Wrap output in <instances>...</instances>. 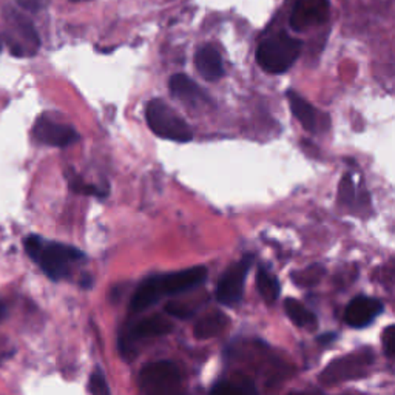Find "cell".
I'll use <instances>...</instances> for the list:
<instances>
[{"label": "cell", "instance_id": "cell-1", "mask_svg": "<svg viewBox=\"0 0 395 395\" xmlns=\"http://www.w3.org/2000/svg\"><path fill=\"white\" fill-rule=\"evenodd\" d=\"M205 278L207 269L203 265L173 272V274L150 276L142 281L139 287L136 289L130 306L133 310H144L153 306L164 295L183 294L185 290L199 286L201 283H204Z\"/></svg>", "mask_w": 395, "mask_h": 395}, {"label": "cell", "instance_id": "cell-7", "mask_svg": "<svg viewBox=\"0 0 395 395\" xmlns=\"http://www.w3.org/2000/svg\"><path fill=\"white\" fill-rule=\"evenodd\" d=\"M172 329H173L172 323L161 315H152L148 316V318L141 320L138 325H134L124 335V338L121 340L119 345L122 349V354H124L125 357H132L134 354L133 345L136 341L154 338V336H164L167 334H170Z\"/></svg>", "mask_w": 395, "mask_h": 395}, {"label": "cell", "instance_id": "cell-11", "mask_svg": "<svg viewBox=\"0 0 395 395\" xmlns=\"http://www.w3.org/2000/svg\"><path fill=\"white\" fill-rule=\"evenodd\" d=\"M195 67L201 77L215 82L224 76V65L219 51L212 45H204L195 54Z\"/></svg>", "mask_w": 395, "mask_h": 395}, {"label": "cell", "instance_id": "cell-26", "mask_svg": "<svg viewBox=\"0 0 395 395\" xmlns=\"http://www.w3.org/2000/svg\"><path fill=\"white\" fill-rule=\"evenodd\" d=\"M334 338H335V334L329 332L327 335H323V336H320V341H321V343H326V341H330V340H334Z\"/></svg>", "mask_w": 395, "mask_h": 395}, {"label": "cell", "instance_id": "cell-2", "mask_svg": "<svg viewBox=\"0 0 395 395\" xmlns=\"http://www.w3.org/2000/svg\"><path fill=\"white\" fill-rule=\"evenodd\" d=\"M23 244L30 258H33L41 265L45 275L53 281H61L67 278L74 264L85 260V255L73 245L45 241L37 235L27 236Z\"/></svg>", "mask_w": 395, "mask_h": 395}, {"label": "cell", "instance_id": "cell-20", "mask_svg": "<svg viewBox=\"0 0 395 395\" xmlns=\"http://www.w3.org/2000/svg\"><path fill=\"white\" fill-rule=\"evenodd\" d=\"M323 272H325V269L320 267V265H312V267L294 275V280L300 284V286H315V284L321 280Z\"/></svg>", "mask_w": 395, "mask_h": 395}, {"label": "cell", "instance_id": "cell-23", "mask_svg": "<svg viewBox=\"0 0 395 395\" xmlns=\"http://www.w3.org/2000/svg\"><path fill=\"white\" fill-rule=\"evenodd\" d=\"M165 312L168 315L174 316V318H178V320H189L193 316V310L189 306H185V304L178 303V301L167 303L165 304Z\"/></svg>", "mask_w": 395, "mask_h": 395}, {"label": "cell", "instance_id": "cell-18", "mask_svg": "<svg viewBox=\"0 0 395 395\" xmlns=\"http://www.w3.org/2000/svg\"><path fill=\"white\" fill-rule=\"evenodd\" d=\"M209 395H258L250 381H221Z\"/></svg>", "mask_w": 395, "mask_h": 395}, {"label": "cell", "instance_id": "cell-17", "mask_svg": "<svg viewBox=\"0 0 395 395\" xmlns=\"http://www.w3.org/2000/svg\"><path fill=\"white\" fill-rule=\"evenodd\" d=\"M256 287L260 290L263 300L269 306L274 304L278 300V296H280V283H278L276 276L272 275L265 267L258 269Z\"/></svg>", "mask_w": 395, "mask_h": 395}, {"label": "cell", "instance_id": "cell-28", "mask_svg": "<svg viewBox=\"0 0 395 395\" xmlns=\"http://www.w3.org/2000/svg\"><path fill=\"white\" fill-rule=\"evenodd\" d=\"M2 312H3V307H2V304H0V315H2Z\"/></svg>", "mask_w": 395, "mask_h": 395}, {"label": "cell", "instance_id": "cell-15", "mask_svg": "<svg viewBox=\"0 0 395 395\" xmlns=\"http://www.w3.org/2000/svg\"><path fill=\"white\" fill-rule=\"evenodd\" d=\"M3 14H5L6 21L12 25V28H14L17 33L28 42L30 47H33V51H36L39 48V45H41V39H39L37 36V31L34 28L33 22L12 8H5Z\"/></svg>", "mask_w": 395, "mask_h": 395}, {"label": "cell", "instance_id": "cell-16", "mask_svg": "<svg viewBox=\"0 0 395 395\" xmlns=\"http://www.w3.org/2000/svg\"><path fill=\"white\" fill-rule=\"evenodd\" d=\"M284 310H286L290 321L298 327L312 329L316 326V316L309 309L304 307L300 301L295 300V298H286Z\"/></svg>", "mask_w": 395, "mask_h": 395}, {"label": "cell", "instance_id": "cell-29", "mask_svg": "<svg viewBox=\"0 0 395 395\" xmlns=\"http://www.w3.org/2000/svg\"><path fill=\"white\" fill-rule=\"evenodd\" d=\"M71 2H82V0H71Z\"/></svg>", "mask_w": 395, "mask_h": 395}, {"label": "cell", "instance_id": "cell-4", "mask_svg": "<svg viewBox=\"0 0 395 395\" xmlns=\"http://www.w3.org/2000/svg\"><path fill=\"white\" fill-rule=\"evenodd\" d=\"M142 395H190L184 389L179 369L172 361L148 363L139 374Z\"/></svg>", "mask_w": 395, "mask_h": 395}, {"label": "cell", "instance_id": "cell-19", "mask_svg": "<svg viewBox=\"0 0 395 395\" xmlns=\"http://www.w3.org/2000/svg\"><path fill=\"white\" fill-rule=\"evenodd\" d=\"M67 176H68L71 190L76 193H82V195H90V196H98V198H103L108 195V189H101V187L98 185L85 184L79 174L74 173L73 170H71Z\"/></svg>", "mask_w": 395, "mask_h": 395}, {"label": "cell", "instance_id": "cell-13", "mask_svg": "<svg viewBox=\"0 0 395 395\" xmlns=\"http://www.w3.org/2000/svg\"><path fill=\"white\" fill-rule=\"evenodd\" d=\"M287 101H289V105L290 110H292V113L295 118L298 119V122L304 127V130L307 132H315L316 130V112L315 108L310 105V103L303 99L300 94L292 92L287 93Z\"/></svg>", "mask_w": 395, "mask_h": 395}, {"label": "cell", "instance_id": "cell-12", "mask_svg": "<svg viewBox=\"0 0 395 395\" xmlns=\"http://www.w3.org/2000/svg\"><path fill=\"white\" fill-rule=\"evenodd\" d=\"M168 88H170V93L174 98L189 102V103H199L204 99V93L195 82H193L189 76H185L183 73L173 74L168 81Z\"/></svg>", "mask_w": 395, "mask_h": 395}, {"label": "cell", "instance_id": "cell-14", "mask_svg": "<svg viewBox=\"0 0 395 395\" xmlns=\"http://www.w3.org/2000/svg\"><path fill=\"white\" fill-rule=\"evenodd\" d=\"M227 325L229 318L223 312H212L198 320L193 332H195L198 340H209L221 334L223 330L227 327Z\"/></svg>", "mask_w": 395, "mask_h": 395}, {"label": "cell", "instance_id": "cell-22", "mask_svg": "<svg viewBox=\"0 0 395 395\" xmlns=\"http://www.w3.org/2000/svg\"><path fill=\"white\" fill-rule=\"evenodd\" d=\"M90 392H92V395H112L101 369H96L92 377H90Z\"/></svg>", "mask_w": 395, "mask_h": 395}, {"label": "cell", "instance_id": "cell-9", "mask_svg": "<svg viewBox=\"0 0 395 395\" xmlns=\"http://www.w3.org/2000/svg\"><path fill=\"white\" fill-rule=\"evenodd\" d=\"M33 134L42 144L51 147H68L79 139V134L71 125L61 124L48 118H39L33 127Z\"/></svg>", "mask_w": 395, "mask_h": 395}, {"label": "cell", "instance_id": "cell-21", "mask_svg": "<svg viewBox=\"0 0 395 395\" xmlns=\"http://www.w3.org/2000/svg\"><path fill=\"white\" fill-rule=\"evenodd\" d=\"M340 198L346 205H351L355 201V198H357V192H355V184H354L351 174H345L341 179Z\"/></svg>", "mask_w": 395, "mask_h": 395}, {"label": "cell", "instance_id": "cell-24", "mask_svg": "<svg viewBox=\"0 0 395 395\" xmlns=\"http://www.w3.org/2000/svg\"><path fill=\"white\" fill-rule=\"evenodd\" d=\"M381 340H383L386 355L387 357H392L394 349H395V329H394V326H389L385 330L383 336H381Z\"/></svg>", "mask_w": 395, "mask_h": 395}, {"label": "cell", "instance_id": "cell-3", "mask_svg": "<svg viewBox=\"0 0 395 395\" xmlns=\"http://www.w3.org/2000/svg\"><path fill=\"white\" fill-rule=\"evenodd\" d=\"M303 43L286 33L270 36L258 45L256 62L270 74H281L294 65L301 53Z\"/></svg>", "mask_w": 395, "mask_h": 395}, {"label": "cell", "instance_id": "cell-6", "mask_svg": "<svg viewBox=\"0 0 395 395\" xmlns=\"http://www.w3.org/2000/svg\"><path fill=\"white\" fill-rule=\"evenodd\" d=\"M254 263V255H244L236 264L224 272L216 286V298L225 306H233L239 303L244 294V283Z\"/></svg>", "mask_w": 395, "mask_h": 395}, {"label": "cell", "instance_id": "cell-30", "mask_svg": "<svg viewBox=\"0 0 395 395\" xmlns=\"http://www.w3.org/2000/svg\"><path fill=\"white\" fill-rule=\"evenodd\" d=\"M292 395H306V394H292Z\"/></svg>", "mask_w": 395, "mask_h": 395}, {"label": "cell", "instance_id": "cell-10", "mask_svg": "<svg viewBox=\"0 0 395 395\" xmlns=\"http://www.w3.org/2000/svg\"><path fill=\"white\" fill-rule=\"evenodd\" d=\"M383 312V304L371 296H357L347 304L345 321L351 327H366Z\"/></svg>", "mask_w": 395, "mask_h": 395}, {"label": "cell", "instance_id": "cell-8", "mask_svg": "<svg viewBox=\"0 0 395 395\" xmlns=\"http://www.w3.org/2000/svg\"><path fill=\"white\" fill-rule=\"evenodd\" d=\"M329 17L327 0H296L290 12V27L294 31H304L325 23Z\"/></svg>", "mask_w": 395, "mask_h": 395}, {"label": "cell", "instance_id": "cell-5", "mask_svg": "<svg viewBox=\"0 0 395 395\" xmlns=\"http://www.w3.org/2000/svg\"><path fill=\"white\" fill-rule=\"evenodd\" d=\"M145 119L152 132L163 139L189 142L193 138L190 125L163 99L147 102Z\"/></svg>", "mask_w": 395, "mask_h": 395}, {"label": "cell", "instance_id": "cell-25", "mask_svg": "<svg viewBox=\"0 0 395 395\" xmlns=\"http://www.w3.org/2000/svg\"><path fill=\"white\" fill-rule=\"evenodd\" d=\"M16 2L28 11H39L42 8L43 0H16Z\"/></svg>", "mask_w": 395, "mask_h": 395}, {"label": "cell", "instance_id": "cell-27", "mask_svg": "<svg viewBox=\"0 0 395 395\" xmlns=\"http://www.w3.org/2000/svg\"><path fill=\"white\" fill-rule=\"evenodd\" d=\"M2 47H3V37L0 36V50H2Z\"/></svg>", "mask_w": 395, "mask_h": 395}]
</instances>
